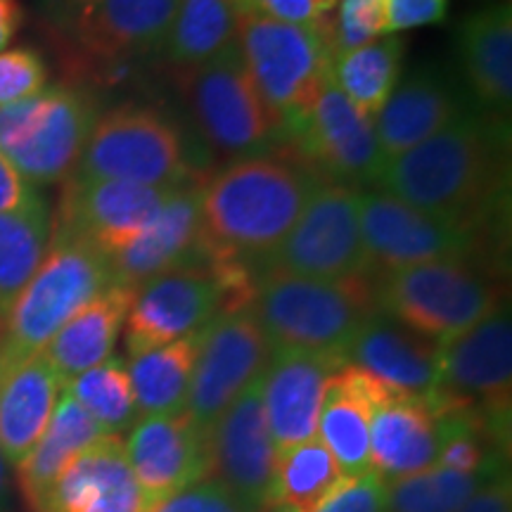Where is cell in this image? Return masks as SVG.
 Segmentation results:
<instances>
[{
    "label": "cell",
    "instance_id": "7",
    "mask_svg": "<svg viewBox=\"0 0 512 512\" xmlns=\"http://www.w3.org/2000/svg\"><path fill=\"white\" fill-rule=\"evenodd\" d=\"M114 283L110 259L91 242L50 235L41 266L0 328V356L41 354L57 330Z\"/></svg>",
    "mask_w": 512,
    "mask_h": 512
},
{
    "label": "cell",
    "instance_id": "37",
    "mask_svg": "<svg viewBox=\"0 0 512 512\" xmlns=\"http://www.w3.org/2000/svg\"><path fill=\"white\" fill-rule=\"evenodd\" d=\"M62 392L74 396L105 434L119 437L138 422L136 396H133L126 361L117 356H110L100 366L74 377L72 382L64 384Z\"/></svg>",
    "mask_w": 512,
    "mask_h": 512
},
{
    "label": "cell",
    "instance_id": "40",
    "mask_svg": "<svg viewBox=\"0 0 512 512\" xmlns=\"http://www.w3.org/2000/svg\"><path fill=\"white\" fill-rule=\"evenodd\" d=\"M339 0H240L242 10L302 27H332Z\"/></svg>",
    "mask_w": 512,
    "mask_h": 512
},
{
    "label": "cell",
    "instance_id": "17",
    "mask_svg": "<svg viewBox=\"0 0 512 512\" xmlns=\"http://www.w3.org/2000/svg\"><path fill=\"white\" fill-rule=\"evenodd\" d=\"M174 190L178 188L69 176L60 195L53 235L86 240L110 256L145 228Z\"/></svg>",
    "mask_w": 512,
    "mask_h": 512
},
{
    "label": "cell",
    "instance_id": "14",
    "mask_svg": "<svg viewBox=\"0 0 512 512\" xmlns=\"http://www.w3.org/2000/svg\"><path fill=\"white\" fill-rule=\"evenodd\" d=\"M285 150L311 166L323 181L349 188H375L384 159L375 136V119L363 114L332 81L323 83L304 119L280 138Z\"/></svg>",
    "mask_w": 512,
    "mask_h": 512
},
{
    "label": "cell",
    "instance_id": "33",
    "mask_svg": "<svg viewBox=\"0 0 512 512\" xmlns=\"http://www.w3.org/2000/svg\"><path fill=\"white\" fill-rule=\"evenodd\" d=\"M347 479L318 437L290 446L275 456L264 512H316Z\"/></svg>",
    "mask_w": 512,
    "mask_h": 512
},
{
    "label": "cell",
    "instance_id": "19",
    "mask_svg": "<svg viewBox=\"0 0 512 512\" xmlns=\"http://www.w3.org/2000/svg\"><path fill=\"white\" fill-rule=\"evenodd\" d=\"M178 0H98L62 31L86 67L117 69L162 46Z\"/></svg>",
    "mask_w": 512,
    "mask_h": 512
},
{
    "label": "cell",
    "instance_id": "46",
    "mask_svg": "<svg viewBox=\"0 0 512 512\" xmlns=\"http://www.w3.org/2000/svg\"><path fill=\"white\" fill-rule=\"evenodd\" d=\"M24 22V10L19 0H0V53L15 41Z\"/></svg>",
    "mask_w": 512,
    "mask_h": 512
},
{
    "label": "cell",
    "instance_id": "5",
    "mask_svg": "<svg viewBox=\"0 0 512 512\" xmlns=\"http://www.w3.org/2000/svg\"><path fill=\"white\" fill-rule=\"evenodd\" d=\"M505 275L477 261H430L375 273L377 309L444 344L508 302Z\"/></svg>",
    "mask_w": 512,
    "mask_h": 512
},
{
    "label": "cell",
    "instance_id": "13",
    "mask_svg": "<svg viewBox=\"0 0 512 512\" xmlns=\"http://www.w3.org/2000/svg\"><path fill=\"white\" fill-rule=\"evenodd\" d=\"M361 192L349 185L323 181L287 238L252 268L254 283L264 273L299 275V278L339 280L373 273L368 268L361 238L358 202Z\"/></svg>",
    "mask_w": 512,
    "mask_h": 512
},
{
    "label": "cell",
    "instance_id": "10",
    "mask_svg": "<svg viewBox=\"0 0 512 512\" xmlns=\"http://www.w3.org/2000/svg\"><path fill=\"white\" fill-rule=\"evenodd\" d=\"M98 117V102L86 88H43L0 107V152L34 188L67 181Z\"/></svg>",
    "mask_w": 512,
    "mask_h": 512
},
{
    "label": "cell",
    "instance_id": "45",
    "mask_svg": "<svg viewBox=\"0 0 512 512\" xmlns=\"http://www.w3.org/2000/svg\"><path fill=\"white\" fill-rule=\"evenodd\" d=\"M460 512H512L510 475L489 484L484 491H479Z\"/></svg>",
    "mask_w": 512,
    "mask_h": 512
},
{
    "label": "cell",
    "instance_id": "42",
    "mask_svg": "<svg viewBox=\"0 0 512 512\" xmlns=\"http://www.w3.org/2000/svg\"><path fill=\"white\" fill-rule=\"evenodd\" d=\"M448 0H384V34L430 27L446 19Z\"/></svg>",
    "mask_w": 512,
    "mask_h": 512
},
{
    "label": "cell",
    "instance_id": "15",
    "mask_svg": "<svg viewBox=\"0 0 512 512\" xmlns=\"http://www.w3.org/2000/svg\"><path fill=\"white\" fill-rule=\"evenodd\" d=\"M268 356L271 347L252 309L219 313L202 332L185 413L211 432L247 384L264 373Z\"/></svg>",
    "mask_w": 512,
    "mask_h": 512
},
{
    "label": "cell",
    "instance_id": "20",
    "mask_svg": "<svg viewBox=\"0 0 512 512\" xmlns=\"http://www.w3.org/2000/svg\"><path fill=\"white\" fill-rule=\"evenodd\" d=\"M200 185H185L171 192L145 228L107 256L114 283L136 290L174 268L209 261L202 235Z\"/></svg>",
    "mask_w": 512,
    "mask_h": 512
},
{
    "label": "cell",
    "instance_id": "38",
    "mask_svg": "<svg viewBox=\"0 0 512 512\" xmlns=\"http://www.w3.org/2000/svg\"><path fill=\"white\" fill-rule=\"evenodd\" d=\"M335 55L387 36L384 34V0H339L332 15Z\"/></svg>",
    "mask_w": 512,
    "mask_h": 512
},
{
    "label": "cell",
    "instance_id": "12",
    "mask_svg": "<svg viewBox=\"0 0 512 512\" xmlns=\"http://www.w3.org/2000/svg\"><path fill=\"white\" fill-rule=\"evenodd\" d=\"M176 72L197 131L221 157H254L280 143L278 119L256 93L238 43L214 60Z\"/></svg>",
    "mask_w": 512,
    "mask_h": 512
},
{
    "label": "cell",
    "instance_id": "3",
    "mask_svg": "<svg viewBox=\"0 0 512 512\" xmlns=\"http://www.w3.org/2000/svg\"><path fill=\"white\" fill-rule=\"evenodd\" d=\"M254 318L271 351H328L344 358V349L377 311L375 273L339 280L264 273L256 278Z\"/></svg>",
    "mask_w": 512,
    "mask_h": 512
},
{
    "label": "cell",
    "instance_id": "39",
    "mask_svg": "<svg viewBox=\"0 0 512 512\" xmlns=\"http://www.w3.org/2000/svg\"><path fill=\"white\" fill-rule=\"evenodd\" d=\"M48 81V67L34 48L0 53V107L41 93Z\"/></svg>",
    "mask_w": 512,
    "mask_h": 512
},
{
    "label": "cell",
    "instance_id": "22",
    "mask_svg": "<svg viewBox=\"0 0 512 512\" xmlns=\"http://www.w3.org/2000/svg\"><path fill=\"white\" fill-rule=\"evenodd\" d=\"M475 110L470 95L451 74L420 67L396 83L375 117L377 145L384 159H392Z\"/></svg>",
    "mask_w": 512,
    "mask_h": 512
},
{
    "label": "cell",
    "instance_id": "1",
    "mask_svg": "<svg viewBox=\"0 0 512 512\" xmlns=\"http://www.w3.org/2000/svg\"><path fill=\"white\" fill-rule=\"evenodd\" d=\"M375 190L508 240L510 121L470 112L384 162Z\"/></svg>",
    "mask_w": 512,
    "mask_h": 512
},
{
    "label": "cell",
    "instance_id": "8",
    "mask_svg": "<svg viewBox=\"0 0 512 512\" xmlns=\"http://www.w3.org/2000/svg\"><path fill=\"white\" fill-rule=\"evenodd\" d=\"M330 29L302 27L242 12L238 50L256 93L280 124V138L311 110L330 79L335 48Z\"/></svg>",
    "mask_w": 512,
    "mask_h": 512
},
{
    "label": "cell",
    "instance_id": "23",
    "mask_svg": "<svg viewBox=\"0 0 512 512\" xmlns=\"http://www.w3.org/2000/svg\"><path fill=\"white\" fill-rule=\"evenodd\" d=\"M31 512H152L121 437L105 434L76 456Z\"/></svg>",
    "mask_w": 512,
    "mask_h": 512
},
{
    "label": "cell",
    "instance_id": "29",
    "mask_svg": "<svg viewBox=\"0 0 512 512\" xmlns=\"http://www.w3.org/2000/svg\"><path fill=\"white\" fill-rule=\"evenodd\" d=\"M133 302V290L124 285H112L76 311L57 335L43 347L41 356L53 368L57 380L69 384L86 370L100 366L112 356L114 344L126 325L128 309Z\"/></svg>",
    "mask_w": 512,
    "mask_h": 512
},
{
    "label": "cell",
    "instance_id": "44",
    "mask_svg": "<svg viewBox=\"0 0 512 512\" xmlns=\"http://www.w3.org/2000/svg\"><path fill=\"white\" fill-rule=\"evenodd\" d=\"M38 202H43L38 190L0 152V214H12V211L36 207Z\"/></svg>",
    "mask_w": 512,
    "mask_h": 512
},
{
    "label": "cell",
    "instance_id": "9",
    "mask_svg": "<svg viewBox=\"0 0 512 512\" xmlns=\"http://www.w3.org/2000/svg\"><path fill=\"white\" fill-rule=\"evenodd\" d=\"M72 176L159 188L202 183L174 121L145 105H121L100 114Z\"/></svg>",
    "mask_w": 512,
    "mask_h": 512
},
{
    "label": "cell",
    "instance_id": "11",
    "mask_svg": "<svg viewBox=\"0 0 512 512\" xmlns=\"http://www.w3.org/2000/svg\"><path fill=\"white\" fill-rule=\"evenodd\" d=\"M427 403L434 413H475L501 437L510 439L512 318L508 302L439 344V375Z\"/></svg>",
    "mask_w": 512,
    "mask_h": 512
},
{
    "label": "cell",
    "instance_id": "48",
    "mask_svg": "<svg viewBox=\"0 0 512 512\" xmlns=\"http://www.w3.org/2000/svg\"><path fill=\"white\" fill-rule=\"evenodd\" d=\"M10 505V475H8V460L0 453V512H8Z\"/></svg>",
    "mask_w": 512,
    "mask_h": 512
},
{
    "label": "cell",
    "instance_id": "35",
    "mask_svg": "<svg viewBox=\"0 0 512 512\" xmlns=\"http://www.w3.org/2000/svg\"><path fill=\"white\" fill-rule=\"evenodd\" d=\"M401 67L403 41L399 36H382L335 55L330 76L358 110L375 119L401 81Z\"/></svg>",
    "mask_w": 512,
    "mask_h": 512
},
{
    "label": "cell",
    "instance_id": "47",
    "mask_svg": "<svg viewBox=\"0 0 512 512\" xmlns=\"http://www.w3.org/2000/svg\"><path fill=\"white\" fill-rule=\"evenodd\" d=\"M93 3H98V0H43V8L57 27L64 29L81 10H86Z\"/></svg>",
    "mask_w": 512,
    "mask_h": 512
},
{
    "label": "cell",
    "instance_id": "6",
    "mask_svg": "<svg viewBox=\"0 0 512 512\" xmlns=\"http://www.w3.org/2000/svg\"><path fill=\"white\" fill-rule=\"evenodd\" d=\"M358 219L373 273L430 261H477L505 275L508 240L422 211L382 190L361 192Z\"/></svg>",
    "mask_w": 512,
    "mask_h": 512
},
{
    "label": "cell",
    "instance_id": "24",
    "mask_svg": "<svg viewBox=\"0 0 512 512\" xmlns=\"http://www.w3.org/2000/svg\"><path fill=\"white\" fill-rule=\"evenodd\" d=\"M344 363L394 392L427 399L439 375V344L377 309L344 349Z\"/></svg>",
    "mask_w": 512,
    "mask_h": 512
},
{
    "label": "cell",
    "instance_id": "2",
    "mask_svg": "<svg viewBox=\"0 0 512 512\" xmlns=\"http://www.w3.org/2000/svg\"><path fill=\"white\" fill-rule=\"evenodd\" d=\"M320 183L323 178L292 152L221 166L200 185L207 256L240 261L252 271L287 238Z\"/></svg>",
    "mask_w": 512,
    "mask_h": 512
},
{
    "label": "cell",
    "instance_id": "16",
    "mask_svg": "<svg viewBox=\"0 0 512 512\" xmlns=\"http://www.w3.org/2000/svg\"><path fill=\"white\" fill-rule=\"evenodd\" d=\"M211 472L242 512H264L275 451L264 411V373L247 384L211 427Z\"/></svg>",
    "mask_w": 512,
    "mask_h": 512
},
{
    "label": "cell",
    "instance_id": "30",
    "mask_svg": "<svg viewBox=\"0 0 512 512\" xmlns=\"http://www.w3.org/2000/svg\"><path fill=\"white\" fill-rule=\"evenodd\" d=\"M100 437H105V430L93 420V415L74 396L62 392L41 439L17 465L19 491L31 510L41 503L67 465Z\"/></svg>",
    "mask_w": 512,
    "mask_h": 512
},
{
    "label": "cell",
    "instance_id": "26",
    "mask_svg": "<svg viewBox=\"0 0 512 512\" xmlns=\"http://www.w3.org/2000/svg\"><path fill=\"white\" fill-rule=\"evenodd\" d=\"M463 88L489 117L510 121L512 110V10L510 3L472 12L458 27Z\"/></svg>",
    "mask_w": 512,
    "mask_h": 512
},
{
    "label": "cell",
    "instance_id": "27",
    "mask_svg": "<svg viewBox=\"0 0 512 512\" xmlns=\"http://www.w3.org/2000/svg\"><path fill=\"white\" fill-rule=\"evenodd\" d=\"M384 389L380 380L349 363L325 384L316 437L347 477L370 472V422Z\"/></svg>",
    "mask_w": 512,
    "mask_h": 512
},
{
    "label": "cell",
    "instance_id": "41",
    "mask_svg": "<svg viewBox=\"0 0 512 512\" xmlns=\"http://www.w3.org/2000/svg\"><path fill=\"white\" fill-rule=\"evenodd\" d=\"M316 512H387V484L375 472L349 477Z\"/></svg>",
    "mask_w": 512,
    "mask_h": 512
},
{
    "label": "cell",
    "instance_id": "36",
    "mask_svg": "<svg viewBox=\"0 0 512 512\" xmlns=\"http://www.w3.org/2000/svg\"><path fill=\"white\" fill-rule=\"evenodd\" d=\"M508 463L479 472H451L444 467L387 484V512H460L486 486L508 477Z\"/></svg>",
    "mask_w": 512,
    "mask_h": 512
},
{
    "label": "cell",
    "instance_id": "18",
    "mask_svg": "<svg viewBox=\"0 0 512 512\" xmlns=\"http://www.w3.org/2000/svg\"><path fill=\"white\" fill-rule=\"evenodd\" d=\"M126 458L143 496L155 510L211 475V441L188 413L147 415L128 430Z\"/></svg>",
    "mask_w": 512,
    "mask_h": 512
},
{
    "label": "cell",
    "instance_id": "34",
    "mask_svg": "<svg viewBox=\"0 0 512 512\" xmlns=\"http://www.w3.org/2000/svg\"><path fill=\"white\" fill-rule=\"evenodd\" d=\"M53 219L46 202L0 214V328L50 247Z\"/></svg>",
    "mask_w": 512,
    "mask_h": 512
},
{
    "label": "cell",
    "instance_id": "28",
    "mask_svg": "<svg viewBox=\"0 0 512 512\" xmlns=\"http://www.w3.org/2000/svg\"><path fill=\"white\" fill-rule=\"evenodd\" d=\"M60 392L62 382L41 354L0 356V453L8 463H22L41 439Z\"/></svg>",
    "mask_w": 512,
    "mask_h": 512
},
{
    "label": "cell",
    "instance_id": "31",
    "mask_svg": "<svg viewBox=\"0 0 512 512\" xmlns=\"http://www.w3.org/2000/svg\"><path fill=\"white\" fill-rule=\"evenodd\" d=\"M202 332L128 358L126 368L136 396L138 418L185 411L192 373L202 347Z\"/></svg>",
    "mask_w": 512,
    "mask_h": 512
},
{
    "label": "cell",
    "instance_id": "4",
    "mask_svg": "<svg viewBox=\"0 0 512 512\" xmlns=\"http://www.w3.org/2000/svg\"><path fill=\"white\" fill-rule=\"evenodd\" d=\"M254 275L230 259L174 268L133 290L126 316L128 358L200 332L223 311L249 309Z\"/></svg>",
    "mask_w": 512,
    "mask_h": 512
},
{
    "label": "cell",
    "instance_id": "21",
    "mask_svg": "<svg viewBox=\"0 0 512 512\" xmlns=\"http://www.w3.org/2000/svg\"><path fill=\"white\" fill-rule=\"evenodd\" d=\"M342 366L344 358L328 351H271L264 368V411L275 451L316 437L325 384Z\"/></svg>",
    "mask_w": 512,
    "mask_h": 512
},
{
    "label": "cell",
    "instance_id": "25",
    "mask_svg": "<svg viewBox=\"0 0 512 512\" xmlns=\"http://www.w3.org/2000/svg\"><path fill=\"white\" fill-rule=\"evenodd\" d=\"M437 415L427 399L384 389L370 422V472L396 482L437 465Z\"/></svg>",
    "mask_w": 512,
    "mask_h": 512
},
{
    "label": "cell",
    "instance_id": "43",
    "mask_svg": "<svg viewBox=\"0 0 512 512\" xmlns=\"http://www.w3.org/2000/svg\"><path fill=\"white\" fill-rule=\"evenodd\" d=\"M152 512H242L238 503L216 479H204V482L190 486L181 494L166 498Z\"/></svg>",
    "mask_w": 512,
    "mask_h": 512
},
{
    "label": "cell",
    "instance_id": "32",
    "mask_svg": "<svg viewBox=\"0 0 512 512\" xmlns=\"http://www.w3.org/2000/svg\"><path fill=\"white\" fill-rule=\"evenodd\" d=\"M240 0H178L159 53L176 69L204 64L238 43Z\"/></svg>",
    "mask_w": 512,
    "mask_h": 512
}]
</instances>
